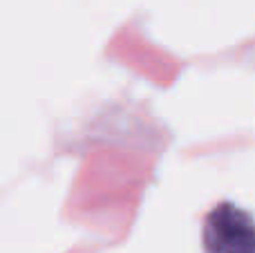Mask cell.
I'll return each mask as SVG.
<instances>
[{
	"mask_svg": "<svg viewBox=\"0 0 255 253\" xmlns=\"http://www.w3.org/2000/svg\"><path fill=\"white\" fill-rule=\"evenodd\" d=\"M204 245L208 253H255V222L238 206H215L204 224Z\"/></svg>",
	"mask_w": 255,
	"mask_h": 253,
	"instance_id": "obj_1",
	"label": "cell"
}]
</instances>
